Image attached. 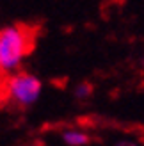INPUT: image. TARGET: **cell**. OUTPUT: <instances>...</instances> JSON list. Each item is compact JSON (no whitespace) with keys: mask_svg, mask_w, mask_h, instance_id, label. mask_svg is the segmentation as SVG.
Masks as SVG:
<instances>
[{"mask_svg":"<svg viewBox=\"0 0 144 146\" xmlns=\"http://www.w3.org/2000/svg\"><path fill=\"white\" fill-rule=\"evenodd\" d=\"M116 146H139L137 141H132V139H123V141H119Z\"/></svg>","mask_w":144,"mask_h":146,"instance_id":"obj_5","label":"cell"},{"mask_svg":"<svg viewBox=\"0 0 144 146\" xmlns=\"http://www.w3.org/2000/svg\"><path fill=\"white\" fill-rule=\"evenodd\" d=\"M32 31L23 25H9L0 31V71H14L32 50Z\"/></svg>","mask_w":144,"mask_h":146,"instance_id":"obj_1","label":"cell"},{"mask_svg":"<svg viewBox=\"0 0 144 146\" xmlns=\"http://www.w3.org/2000/svg\"><path fill=\"white\" fill-rule=\"evenodd\" d=\"M62 141L68 146H87L91 137L87 132H84L80 128H68L62 132Z\"/></svg>","mask_w":144,"mask_h":146,"instance_id":"obj_3","label":"cell"},{"mask_svg":"<svg viewBox=\"0 0 144 146\" xmlns=\"http://www.w3.org/2000/svg\"><path fill=\"white\" fill-rule=\"evenodd\" d=\"M41 91H43L41 80L32 73L18 71L7 80V93L14 100V104H18L20 107L34 105L38 102Z\"/></svg>","mask_w":144,"mask_h":146,"instance_id":"obj_2","label":"cell"},{"mask_svg":"<svg viewBox=\"0 0 144 146\" xmlns=\"http://www.w3.org/2000/svg\"><path fill=\"white\" fill-rule=\"evenodd\" d=\"M73 94H75L77 100L85 102L87 98H91V94H92V86H91L89 82H80V84H77Z\"/></svg>","mask_w":144,"mask_h":146,"instance_id":"obj_4","label":"cell"},{"mask_svg":"<svg viewBox=\"0 0 144 146\" xmlns=\"http://www.w3.org/2000/svg\"><path fill=\"white\" fill-rule=\"evenodd\" d=\"M141 64H142V68H144V55H142V59H141Z\"/></svg>","mask_w":144,"mask_h":146,"instance_id":"obj_6","label":"cell"}]
</instances>
